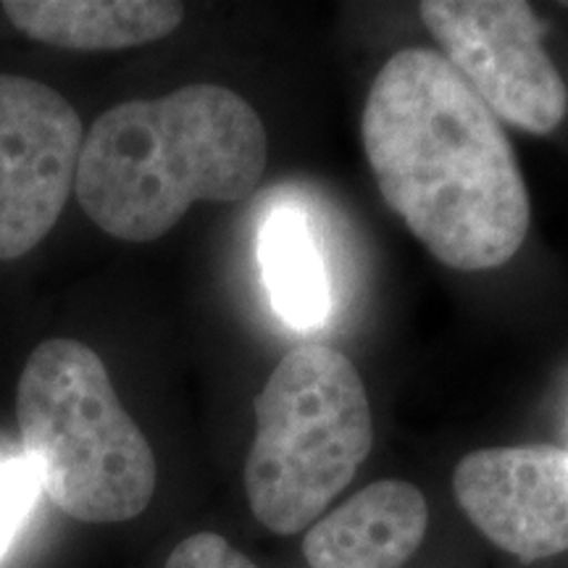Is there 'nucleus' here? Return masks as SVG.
Instances as JSON below:
<instances>
[{
	"instance_id": "nucleus-1",
	"label": "nucleus",
	"mask_w": 568,
	"mask_h": 568,
	"mask_svg": "<svg viewBox=\"0 0 568 568\" xmlns=\"http://www.w3.org/2000/svg\"><path fill=\"white\" fill-rule=\"evenodd\" d=\"M361 138L385 203L439 264L487 272L524 245L531 203L508 134L443 53L406 48L382 67Z\"/></svg>"
},
{
	"instance_id": "nucleus-5",
	"label": "nucleus",
	"mask_w": 568,
	"mask_h": 568,
	"mask_svg": "<svg viewBox=\"0 0 568 568\" xmlns=\"http://www.w3.org/2000/svg\"><path fill=\"white\" fill-rule=\"evenodd\" d=\"M422 21L443 59L495 119L531 134L558 130L568 111L564 77L542 48V24L521 0H426Z\"/></svg>"
},
{
	"instance_id": "nucleus-2",
	"label": "nucleus",
	"mask_w": 568,
	"mask_h": 568,
	"mask_svg": "<svg viewBox=\"0 0 568 568\" xmlns=\"http://www.w3.org/2000/svg\"><path fill=\"white\" fill-rule=\"evenodd\" d=\"M266 159L264 122L243 95L187 84L101 113L84 134L74 190L105 234L153 243L197 201H247Z\"/></svg>"
},
{
	"instance_id": "nucleus-11",
	"label": "nucleus",
	"mask_w": 568,
	"mask_h": 568,
	"mask_svg": "<svg viewBox=\"0 0 568 568\" xmlns=\"http://www.w3.org/2000/svg\"><path fill=\"white\" fill-rule=\"evenodd\" d=\"M38 493V479L24 458L0 464V560L30 518Z\"/></svg>"
},
{
	"instance_id": "nucleus-6",
	"label": "nucleus",
	"mask_w": 568,
	"mask_h": 568,
	"mask_svg": "<svg viewBox=\"0 0 568 568\" xmlns=\"http://www.w3.org/2000/svg\"><path fill=\"white\" fill-rule=\"evenodd\" d=\"M84 126L61 92L0 74V261L51 234L74 190Z\"/></svg>"
},
{
	"instance_id": "nucleus-10",
	"label": "nucleus",
	"mask_w": 568,
	"mask_h": 568,
	"mask_svg": "<svg viewBox=\"0 0 568 568\" xmlns=\"http://www.w3.org/2000/svg\"><path fill=\"white\" fill-rule=\"evenodd\" d=\"M258 255L276 314L295 329L322 324L329 311V284L301 213L276 209L261 230Z\"/></svg>"
},
{
	"instance_id": "nucleus-12",
	"label": "nucleus",
	"mask_w": 568,
	"mask_h": 568,
	"mask_svg": "<svg viewBox=\"0 0 568 568\" xmlns=\"http://www.w3.org/2000/svg\"><path fill=\"white\" fill-rule=\"evenodd\" d=\"M163 568H258L245 552L232 548L222 535L197 531L182 539Z\"/></svg>"
},
{
	"instance_id": "nucleus-8",
	"label": "nucleus",
	"mask_w": 568,
	"mask_h": 568,
	"mask_svg": "<svg viewBox=\"0 0 568 568\" xmlns=\"http://www.w3.org/2000/svg\"><path fill=\"white\" fill-rule=\"evenodd\" d=\"M429 506L422 489L379 479L311 524L303 537L308 568H403L422 548Z\"/></svg>"
},
{
	"instance_id": "nucleus-7",
	"label": "nucleus",
	"mask_w": 568,
	"mask_h": 568,
	"mask_svg": "<svg viewBox=\"0 0 568 568\" xmlns=\"http://www.w3.org/2000/svg\"><path fill=\"white\" fill-rule=\"evenodd\" d=\"M453 493L468 521L524 564L568 550V450H474L453 471Z\"/></svg>"
},
{
	"instance_id": "nucleus-4",
	"label": "nucleus",
	"mask_w": 568,
	"mask_h": 568,
	"mask_svg": "<svg viewBox=\"0 0 568 568\" xmlns=\"http://www.w3.org/2000/svg\"><path fill=\"white\" fill-rule=\"evenodd\" d=\"M374 445V418L353 361L329 345L293 347L255 397L245 460L253 516L274 535L316 524Z\"/></svg>"
},
{
	"instance_id": "nucleus-3",
	"label": "nucleus",
	"mask_w": 568,
	"mask_h": 568,
	"mask_svg": "<svg viewBox=\"0 0 568 568\" xmlns=\"http://www.w3.org/2000/svg\"><path fill=\"white\" fill-rule=\"evenodd\" d=\"M21 453L40 493L84 524L140 516L155 493V456L90 345L45 339L17 387Z\"/></svg>"
},
{
	"instance_id": "nucleus-9",
	"label": "nucleus",
	"mask_w": 568,
	"mask_h": 568,
	"mask_svg": "<svg viewBox=\"0 0 568 568\" xmlns=\"http://www.w3.org/2000/svg\"><path fill=\"white\" fill-rule=\"evenodd\" d=\"M6 19L24 38L67 51H124L169 38L184 19L169 0H6Z\"/></svg>"
}]
</instances>
